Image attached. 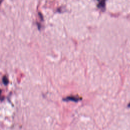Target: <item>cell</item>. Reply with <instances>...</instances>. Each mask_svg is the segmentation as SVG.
<instances>
[{"instance_id": "6da1fadb", "label": "cell", "mask_w": 130, "mask_h": 130, "mask_svg": "<svg viewBox=\"0 0 130 130\" xmlns=\"http://www.w3.org/2000/svg\"><path fill=\"white\" fill-rule=\"evenodd\" d=\"M63 100H71V101H74L77 102L78 100H80V99L78 98V97H76V96H68L66 99H64Z\"/></svg>"}, {"instance_id": "7a4b0ae2", "label": "cell", "mask_w": 130, "mask_h": 130, "mask_svg": "<svg viewBox=\"0 0 130 130\" xmlns=\"http://www.w3.org/2000/svg\"><path fill=\"white\" fill-rule=\"evenodd\" d=\"M105 6V1H100L98 4L97 5V6L99 8H104Z\"/></svg>"}, {"instance_id": "3957f363", "label": "cell", "mask_w": 130, "mask_h": 130, "mask_svg": "<svg viewBox=\"0 0 130 130\" xmlns=\"http://www.w3.org/2000/svg\"><path fill=\"white\" fill-rule=\"evenodd\" d=\"M2 80H3V82L4 83V84H5V85H7L8 83V78H7V77L6 76H4L3 77V79H2Z\"/></svg>"}]
</instances>
